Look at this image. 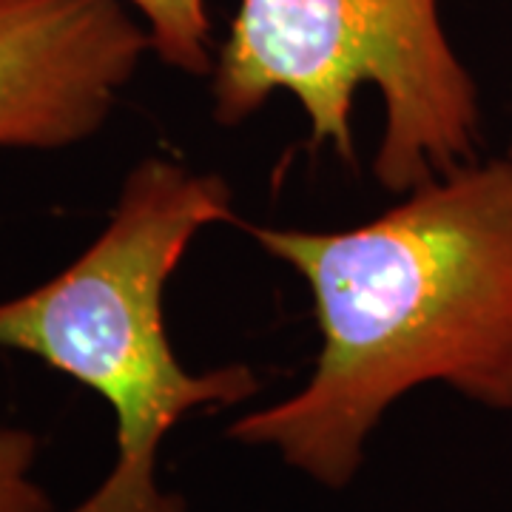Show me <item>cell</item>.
I'll return each mask as SVG.
<instances>
[{
    "mask_svg": "<svg viewBox=\"0 0 512 512\" xmlns=\"http://www.w3.org/2000/svg\"><path fill=\"white\" fill-rule=\"evenodd\" d=\"M234 220V191L168 157L128 171L100 237L35 291L0 302V348L94 390L114 416V464L69 512H188L157 481L165 439L202 407L248 402L259 379L248 365L191 373L165 325V288L202 228Z\"/></svg>",
    "mask_w": 512,
    "mask_h": 512,
    "instance_id": "7a4b0ae2",
    "label": "cell"
},
{
    "mask_svg": "<svg viewBox=\"0 0 512 512\" xmlns=\"http://www.w3.org/2000/svg\"><path fill=\"white\" fill-rule=\"evenodd\" d=\"M37 439L29 430L0 424V512H52L35 478Z\"/></svg>",
    "mask_w": 512,
    "mask_h": 512,
    "instance_id": "8992f818",
    "label": "cell"
},
{
    "mask_svg": "<svg viewBox=\"0 0 512 512\" xmlns=\"http://www.w3.org/2000/svg\"><path fill=\"white\" fill-rule=\"evenodd\" d=\"M373 86L384 131L373 174L410 194L473 163L478 92L441 23L439 0H239L211 69L214 120L239 126L276 92L305 111L316 151L356 163L353 103Z\"/></svg>",
    "mask_w": 512,
    "mask_h": 512,
    "instance_id": "3957f363",
    "label": "cell"
},
{
    "mask_svg": "<svg viewBox=\"0 0 512 512\" xmlns=\"http://www.w3.org/2000/svg\"><path fill=\"white\" fill-rule=\"evenodd\" d=\"M146 52L128 0H0V148L89 140Z\"/></svg>",
    "mask_w": 512,
    "mask_h": 512,
    "instance_id": "277c9868",
    "label": "cell"
},
{
    "mask_svg": "<svg viewBox=\"0 0 512 512\" xmlns=\"http://www.w3.org/2000/svg\"><path fill=\"white\" fill-rule=\"evenodd\" d=\"M510 157H512V148H510Z\"/></svg>",
    "mask_w": 512,
    "mask_h": 512,
    "instance_id": "52a82bcc",
    "label": "cell"
},
{
    "mask_svg": "<svg viewBox=\"0 0 512 512\" xmlns=\"http://www.w3.org/2000/svg\"><path fill=\"white\" fill-rule=\"evenodd\" d=\"M248 234L311 288L319 353L231 439L345 490L384 413L421 384L512 410V157L458 165L353 228Z\"/></svg>",
    "mask_w": 512,
    "mask_h": 512,
    "instance_id": "6da1fadb",
    "label": "cell"
},
{
    "mask_svg": "<svg viewBox=\"0 0 512 512\" xmlns=\"http://www.w3.org/2000/svg\"><path fill=\"white\" fill-rule=\"evenodd\" d=\"M143 15L151 52L185 74H211L217 60L214 26L205 0H128Z\"/></svg>",
    "mask_w": 512,
    "mask_h": 512,
    "instance_id": "5b68a950",
    "label": "cell"
}]
</instances>
